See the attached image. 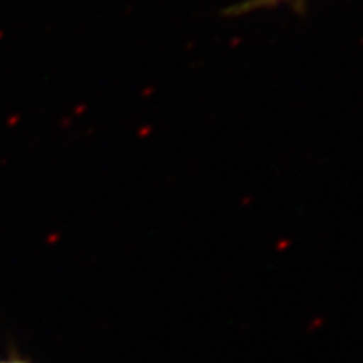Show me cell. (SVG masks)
Segmentation results:
<instances>
[{
  "instance_id": "6da1fadb",
  "label": "cell",
  "mask_w": 363,
  "mask_h": 363,
  "mask_svg": "<svg viewBox=\"0 0 363 363\" xmlns=\"http://www.w3.org/2000/svg\"><path fill=\"white\" fill-rule=\"evenodd\" d=\"M281 4H289L295 5L298 9H303L304 0H244V2L233 5L224 11V16L236 17V16H244L248 13H253V11L262 9V8H274Z\"/></svg>"
},
{
  "instance_id": "7a4b0ae2",
  "label": "cell",
  "mask_w": 363,
  "mask_h": 363,
  "mask_svg": "<svg viewBox=\"0 0 363 363\" xmlns=\"http://www.w3.org/2000/svg\"><path fill=\"white\" fill-rule=\"evenodd\" d=\"M0 363H26V362H21V360H4Z\"/></svg>"
}]
</instances>
